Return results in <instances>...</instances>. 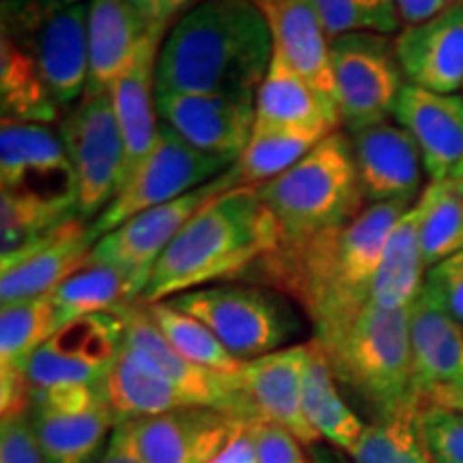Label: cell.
<instances>
[{"label":"cell","instance_id":"6da1fadb","mask_svg":"<svg viewBox=\"0 0 463 463\" xmlns=\"http://www.w3.org/2000/svg\"><path fill=\"white\" fill-rule=\"evenodd\" d=\"M414 204H369L345 228L298 245H279L251 270L303 307L316 337L337 333L369 305L391 232Z\"/></svg>","mask_w":463,"mask_h":463},{"label":"cell","instance_id":"7a4b0ae2","mask_svg":"<svg viewBox=\"0 0 463 463\" xmlns=\"http://www.w3.org/2000/svg\"><path fill=\"white\" fill-rule=\"evenodd\" d=\"M275 34L260 0H200L165 34L155 95H251L269 73Z\"/></svg>","mask_w":463,"mask_h":463},{"label":"cell","instance_id":"3957f363","mask_svg":"<svg viewBox=\"0 0 463 463\" xmlns=\"http://www.w3.org/2000/svg\"><path fill=\"white\" fill-rule=\"evenodd\" d=\"M279 245V230L258 187L239 184L200 208L155 264L140 303L247 275Z\"/></svg>","mask_w":463,"mask_h":463},{"label":"cell","instance_id":"277c9868","mask_svg":"<svg viewBox=\"0 0 463 463\" xmlns=\"http://www.w3.org/2000/svg\"><path fill=\"white\" fill-rule=\"evenodd\" d=\"M410 309H382L369 303L337 333L314 339L337 384L372 416V422L419 414Z\"/></svg>","mask_w":463,"mask_h":463},{"label":"cell","instance_id":"5b68a950","mask_svg":"<svg viewBox=\"0 0 463 463\" xmlns=\"http://www.w3.org/2000/svg\"><path fill=\"white\" fill-rule=\"evenodd\" d=\"M258 194L275 219L279 245L345 228L364 208L350 137L331 133L297 165L260 184Z\"/></svg>","mask_w":463,"mask_h":463},{"label":"cell","instance_id":"8992f818","mask_svg":"<svg viewBox=\"0 0 463 463\" xmlns=\"http://www.w3.org/2000/svg\"><path fill=\"white\" fill-rule=\"evenodd\" d=\"M3 37L37 62L58 108H73L89 82V3L3 0Z\"/></svg>","mask_w":463,"mask_h":463},{"label":"cell","instance_id":"52a82bcc","mask_svg":"<svg viewBox=\"0 0 463 463\" xmlns=\"http://www.w3.org/2000/svg\"><path fill=\"white\" fill-rule=\"evenodd\" d=\"M170 303L211 328L241 363L281 350L298 331L289 307L262 288L219 283L178 294Z\"/></svg>","mask_w":463,"mask_h":463},{"label":"cell","instance_id":"ba28073f","mask_svg":"<svg viewBox=\"0 0 463 463\" xmlns=\"http://www.w3.org/2000/svg\"><path fill=\"white\" fill-rule=\"evenodd\" d=\"M331 69L341 125L354 133L386 123L403 90L395 39L378 33H350L331 42Z\"/></svg>","mask_w":463,"mask_h":463},{"label":"cell","instance_id":"9c48e42d","mask_svg":"<svg viewBox=\"0 0 463 463\" xmlns=\"http://www.w3.org/2000/svg\"><path fill=\"white\" fill-rule=\"evenodd\" d=\"M232 165L236 164L200 153L159 120V133L153 150L133 174L131 181L92 222V230L101 239L108 232L116 230L148 208L167 204L211 183L219 174L228 172Z\"/></svg>","mask_w":463,"mask_h":463},{"label":"cell","instance_id":"30bf717a","mask_svg":"<svg viewBox=\"0 0 463 463\" xmlns=\"http://www.w3.org/2000/svg\"><path fill=\"white\" fill-rule=\"evenodd\" d=\"M125 345V324L114 314L71 320L28 358L24 375L31 395L67 389H103Z\"/></svg>","mask_w":463,"mask_h":463},{"label":"cell","instance_id":"8fae6325","mask_svg":"<svg viewBox=\"0 0 463 463\" xmlns=\"http://www.w3.org/2000/svg\"><path fill=\"white\" fill-rule=\"evenodd\" d=\"M242 183V174L239 164L232 165L228 172L219 174L211 183L202 184L183 198L167 202V204L148 208L140 215L131 217L118 228L108 232L92 247L89 260L92 262L114 264L123 273L131 277L140 289V297L146 288L155 264L164 256L165 249L172 245L174 239L181 234V230L189 223V219L204 208L208 202L217 195L225 194L232 187H239Z\"/></svg>","mask_w":463,"mask_h":463},{"label":"cell","instance_id":"7c38bea8","mask_svg":"<svg viewBox=\"0 0 463 463\" xmlns=\"http://www.w3.org/2000/svg\"><path fill=\"white\" fill-rule=\"evenodd\" d=\"M58 133L78 181L80 215L95 222L118 194L125 161L109 95H84L61 120Z\"/></svg>","mask_w":463,"mask_h":463},{"label":"cell","instance_id":"4fadbf2b","mask_svg":"<svg viewBox=\"0 0 463 463\" xmlns=\"http://www.w3.org/2000/svg\"><path fill=\"white\" fill-rule=\"evenodd\" d=\"M0 194L58 211L80 213L78 181L61 133L50 125L3 123Z\"/></svg>","mask_w":463,"mask_h":463},{"label":"cell","instance_id":"5bb4252c","mask_svg":"<svg viewBox=\"0 0 463 463\" xmlns=\"http://www.w3.org/2000/svg\"><path fill=\"white\" fill-rule=\"evenodd\" d=\"M28 416L45 463H95L118 427L103 389L34 392Z\"/></svg>","mask_w":463,"mask_h":463},{"label":"cell","instance_id":"9a60e30c","mask_svg":"<svg viewBox=\"0 0 463 463\" xmlns=\"http://www.w3.org/2000/svg\"><path fill=\"white\" fill-rule=\"evenodd\" d=\"M414 397L422 408L463 412V326L425 294L410 309Z\"/></svg>","mask_w":463,"mask_h":463},{"label":"cell","instance_id":"2e32d148","mask_svg":"<svg viewBox=\"0 0 463 463\" xmlns=\"http://www.w3.org/2000/svg\"><path fill=\"white\" fill-rule=\"evenodd\" d=\"M161 123L200 153L239 164L256 127L251 95H157Z\"/></svg>","mask_w":463,"mask_h":463},{"label":"cell","instance_id":"e0dca14e","mask_svg":"<svg viewBox=\"0 0 463 463\" xmlns=\"http://www.w3.org/2000/svg\"><path fill=\"white\" fill-rule=\"evenodd\" d=\"M311 341L281 347L242 363L236 373L249 420H269L286 427L305 447L322 442L303 410V380Z\"/></svg>","mask_w":463,"mask_h":463},{"label":"cell","instance_id":"ac0fdd59","mask_svg":"<svg viewBox=\"0 0 463 463\" xmlns=\"http://www.w3.org/2000/svg\"><path fill=\"white\" fill-rule=\"evenodd\" d=\"M99 236L92 222L73 217L17 253L0 258L3 305L52 294L89 260Z\"/></svg>","mask_w":463,"mask_h":463},{"label":"cell","instance_id":"d6986e66","mask_svg":"<svg viewBox=\"0 0 463 463\" xmlns=\"http://www.w3.org/2000/svg\"><path fill=\"white\" fill-rule=\"evenodd\" d=\"M356 176L369 204H416L422 194V157L414 137L402 125L386 123L350 133Z\"/></svg>","mask_w":463,"mask_h":463},{"label":"cell","instance_id":"ffe728a7","mask_svg":"<svg viewBox=\"0 0 463 463\" xmlns=\"http://www.w3.org/2000/svg\"><path fill=\"white\" fill-rule=\"evenodd\" d=\"M241 416L215 408H178L125 422L142 463H206L228 442Z\"/></svg>","mask_w":463,"mask_h":463},{"label":"cell","instance_id":"44dd1931","mask_svg":"<svg viewBox=\"0 0 463 463\" xmlns=\"http://www.w3.org/2000/svg\"><path fill=\"white\" fill-rule=\"evenodd\" d=\"M116 316L125 324L127 344L142 350L189 397L191 403L200 408L222 410V412L249 420L236 373L208 372L178 354L153 322L146 305L140 300L120 309Z\"/></svg>","mask_w":463,"mask_h":463},{"label":"cell","instance_id":"7402d4cb","mask_svg":"<svg viewBox=\"0 0 463 463\" xmlns=\"http://www.w3.org/2000/svg\"><path fill=\"white\" fill-rule=\"evenodd\" d=\"M399 65L408 84L455 95L463 89V0L395 37Z\"/></svg>","mask_w":463,"mask_h":463},{"label":"cell","instance_id":"603a6c76","mask_svg":"<svg viewBox=\"0 0 463 463\" xmlns=\"http://www.w3.org/2000/svg\"><path fill=\"white\" fill-rule=\"evenodd\" d=\"M392 118L414 137L430 181H444L463 164V97L405 84Z\"/></svg>","mask_w":463,"mask_h":463},{"label":"cell","instance_id":"cb8c5ba5","mask_svg":"<svg viewBox=\"0 0 463 463\" xmlns=\"http://www.w3.org/2000/svg\"><path fill=\"white\" fill-rule=\"evenodd\" d=\"M164 42V33L150 34L133 65L108 90L125 146L123 176H120L118 191L131 181V176L148 157L155 140H157L159 114L155 78H157V58Z\"/></svg>","mask_w":463,"mask_h":463},{"label":"cell","instance_id":"d4e9b609","mask_svg":"<svg viewBox=\"0 0 463 463\" xmlns=\"http://www.w3.org/2000/svg\"><path fill=\"white\" fill-rule=\"evenodd\" d=\"M153 33L157 31L144 24L129 0H89V82L84 95H108Z\"/></svg>","mask_w":463,"mask_h":463},{"label":"cell","instance_id":"484cf974","mask_svg":"<svg viewBox=\"0 0 463 463\" xmlns=\"http://www.w3.org/2000/svg\"><path fill=\"white\" fill-rule=\"evenodd\" d=\"M269 15L275 45L326 103L337 109L331 69V39L311 0H260Z\"/></svg>","mask_w":463,"mask_h":463},{"label":"cell","instance_id":"4316f807","mask_svg":"<svg viewBox=\"0 0 463 463\" xmlns=\"http://www.w3.org/2000/svg\"><path fill=\"white\" fill-rule=\"evenodd\" d=\"M103 395L118 425L194 405L157 364L127 341L103 384Z\"/></svg>","mask_w":463,"mask_h":463},{"label":"cell","instance_id":"83f0119b","mask_svg":"<svg viewBox=\"0 0 463 463\" xmlns=\"http://www.w3.org/2000/svg\"><path fill=\"white\" fill-rule=\"evenodd\" d=\"M256 125L337 131L341 116L275 45L269 73L256 95Z\"/></svg>","mask_w":463,"mask_h":463},{"label":"cell","instance_id":"f1b7e54d","mask_svg":"<svg viewBox=\"0 0 463 463\" xmlns=\"http://www.w3.org/2000/svg\"><path fill=\"white\" fill-rule=\"evenodd\" d=\"M140 300L131 277L106 262H86L52 292L58 328L62 324L95 314H118Z\"/></svg>","mask_w":463,"mask_h":463},{"label":"cell","instance_id":"f546056e","mask_svg":"<svg viewBox=\"0 0 463 463\" xmlns=\"http://www.w3.org/2000/svg\"><path fill=\"white\" fill-rule=\"evenodd\" d=\"M427 266L419 236L416 204L399 219L386 242L369 303L382 309H410L422 292Z\"/></svg>","mask_w":463,"mask_h":463},{"label":"cell","instance_id":"4dcf8cb0","mask_svg":"<svg viewBox=\"0 0 463 463\" xmlns=\"http://www.w3.org/2000/svg\"><path fill=\"white\" fill-rule=\"evenodd\" d=\"M303 410L317 436L344 453L354 447L367 427L341 395L326 354L314 339L303 380Z\"/></svg>","mask_w":463,"mask_h":463},{"label":"cell","instance_id":"1f68e13d","mask_svg":"<svg viewBox=\"0 0 463 463\" xmlns=\"http://www.w3.org/2000/svg\"><path fill=\"white\" fill-rule=\"evenodd\" d=\"M0 108H3V123L52 125L56 123L61 112L37 62L3 34H0Z\"/></svg>","mask_w":463,"mask_h":463},{"label":"cell","instance_id":"d6a6232c","mask_svg":"<svg viewBox=\"0 0 463 463\" xmlns=\"http://www.w3.org/2000/svg\"><path fill=\"white\" fill-rule=\"evenodd\" d=\"M419 236L427 270L463 249V181H430L419 202Z\"/></svg>","mask_w":463,"mask_h":463},{"label":"cell","instance_id":"836d02e7","mask_svg":"<svg viewBox=\"0 0 463 463\" xmlns=\"http://www.w3.org/2000/svg\"><path fill=\"white\" fill-rule=\"evenodd\" d=\"M335 131L298 129V127H253L251 140L239 161L242 183L260 184L273 181L279 174L297 165L324 137Z\"/></svg>","mask_w":463,"mask_h":463},{"label":"cell","instance_id":"e575fe53","mask_svg":"<svg viewBox=\"0 0 463 463\" xmlns=\"http://www.w3.org/2000/svg\"><path fill=\"white\" fill-rule=\"evenodd\" d=\"M58 328L52 294L3 305L0 311V373H24L39 345Z\"/></svg>","mask_w":463,"mask_h":463},{"label":"cell","instance_id":"d590c367","mask_svg":"<svg viewBox=\"0 0 463 463\" xmlns=\"http://www.w3.org/2000/svg\"><path fill=\"white\" fill-rule=\"evenodd\" d=\"M150 317L178 354L215 373H239L242 363L225 350L208 326L176 309L170 300L146 305Z\"/></svg>","mask_w":463,"mask_h":463},{"label":"cell","instance_id":"8d00e7d4","mask_svg":"<svg viewBox=\"0 0 463 463\" xmlns=\"http://www.w3.org/2000/svg\"><path fill=\"white\" fill-rule=\"evenodd\" d=\"M347 457L352 463H433L416 416L369 422Z\"/></svg>","mask_w":463,"mask_h":463},{"label":"cell","instance_id":"74e56055","mask_svg":"<svg viewBox=\"0 0 463 463\" xmlns=\"http://www.w3.org/2000/svg\"><path fill=\"white\" fill-rule=\"evenodd\" d=\"M328 39L350 33L391 34L402 28L395 0H311Z\"/></svg>","mask_w":463,"mask_h":463},{"label":"cell","instance_id":"f35d334b","mask_svg":"<svg viewBox=\"0 0 463 463\" xmlns=\"http://www.w3.org/2000/svg\"><path fill=\"white\" fill-rule=\"evenodd\" d=\"M78 215L80 213L58 211V208L33 204V202L0 194V258L33 245L34 241Z\"/></svg>","mask_w":463,"mask_h":463},{"label":"cell","instance_id":"ab89813d","mask_svg":"<svg viewBox=\"0 0 463 463\" xmlns=\"http://www.w3.org/2000/svg\"><path fill=\"white\" fill-rule=\"evenodd\" d=\"M416 420L433 463H463V412L431 405Z\"/></svg>","mask_w":463,"mask_h":463},{"label":"cell","instance_id":"60d3db41","mask_svg":"<svg viewBox=\"0 0 463 463\" xmlns=\"http://www.w3.org/2000/svg\"><path fill=\"white\" fill-rule=\"evenodd\" d=\"M422 294L463 326V249L427 270Z\"/></svg>","mask_w":463,"mask_h":463},{"label":"cell","instance_id":"b9f144b4","mask_svg":"<svg viewBox=\"0 0 463 463\" xmlns=\"http://www.w3.org/2000/svg\"><path fill=\"white\" fill-rule=\"evenodd\" d=\"M0 463H45L31 416H3L0 427Z\"/></svg>","mask_w":463,"mask_h":463},{"label":"cell","instance_id":"7bdbcfd3","mask_svg":"<svg viewBox=\"0 0 463 463\" xmlns=\"http://www.w3.org/2000/svg\"><path fill=\"white\" fill-rule=\"evenodd\" d=\"M258 463H307L298 439L286 427L269 420H251Z\"/></svg>","mask_w":463,"mask_h":463},{"label":"cell","instance_id":"ee69618b","mask_svg":"<svg viewBox=\"0 0 463 463\" xmlns=\"http://www.w3.org/2000/svg\"><path fill=\"white\" fill-rule=\"evenodd\" d=\"M198 3L200 0H129L131 7L137 11L150 31L165 34Z\"/></svg>","mask_w":463,"mask_h":463},{"label":"cell","instance_id":"f6af8a7d","mask_svg":"<svg viewBox=\"0 0 463 463\" xmlns=\"http://www.w3.org/2000/svg\"><path fill=\"white\" fill-rule=\"evenodd\" d=\"M206 463H258L251 420H241L234 433L228 438V442Z\"/></svg>","mask_w":463,"mask_h":463},{"label":"cell","instance_id":"bcb514c9","mask_svg":"<svg viewBox=\"0 0 463 463\" xmlns=\"http://www.w3.org/2000/svg\"><path fill=\"white\" fill-rule=\"evenodd\" d=\"M450 3L453 0H395L399 17L405 26L422 24V22L431 20V17L442 14Z\"/></svg>","mask_w":463,"mask_h":463},{"label":"cell","instance_id":"7dc6e473","mask_svg":"<svg viewBox=\"0 0 463 463\" xmlns=\"http://www.w3.org/2000/svg\"><path fill=\"white\" fill-rule=\"evenodd\" d=\"M97 463H142L140 457H137L136 449H133L129 430H127L125 422H120L116 427L112 438H109L108 449L103 450L101 459Z\"/></svg>","mask_w":463,"mask_h":463},{"label":"cell","instance_id":"c3c4849f","mask_svg":"<svg viewBox=\"0 0 463 463\" xmlns=\"http://www.w3.org/2000/svg\"><path fill=\"white\" fill-rule=\"evenodd\" d=\"M307 449H309L311 463H352L347 453L331 447V444L317 442L314 447H307Z\"/></svg>","mask_w":463,"mask_h":463},{"label":"cell","instance_id":"681fc988","mask_svg":"<svg viewBox=\"0 0 463 463\" xmlns=\"http://www.w3.org/2000/svg\"><path fill=\"white\" fill-rule=\"evenodd\" d=\"M453 178H461V181H463V164L457 167V172L453 174Z\"/></svg>","mask_w":463,"mask_h":463},{"label":"cell","instance_id":"f907efd6","mask_svg":"<svg viewBox=\"0 0 463 463\" xmlns=\"http://www.w3.org/2000/svg\"><path fill=\"white\" fill-rule=\"evenodd\" d=\"M62 3H67V5H80V3H84V0H62Z\"/></svg>","mask_w":463,"mask_h":463}]
</instances>
